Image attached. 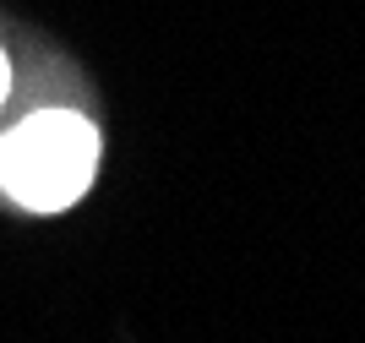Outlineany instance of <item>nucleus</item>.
<instances>
[{
    "label": "nucleus",
    "mask_w": 365,
    "mask_h": 343,
    "mask_svg": "<svg viewBox=\"0 0 365 343\" xmlns=\"http://www.w3.org/2000/svg\"><path fill=\"white\" fill-rule=\"evenodd\" d=\"M98 169V131L71 109H44L0 136V191L33 213L82 202Z\"/></svg>",
    "instance_id": "1"
},
{
    "label": "nucleus",
    "mask_w": 365,
    "mask_h": 343,
    "mask_svg": "<svg viewBox=\"0 0 365 343\" xmlns=\"http://www.w3.org/2000/svg\"><path fill=\"white\" fill-rule=\"evenodd\" d=\"M6 93H11V66H6V55H0V104H6Z\"/></svg>",
    "instance_id": "2"
}]
</instances>
